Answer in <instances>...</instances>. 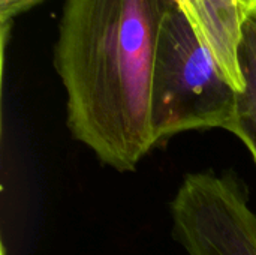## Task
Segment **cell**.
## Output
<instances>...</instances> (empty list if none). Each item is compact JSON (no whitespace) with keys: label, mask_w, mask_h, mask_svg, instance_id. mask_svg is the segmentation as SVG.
Returning a JSON list of instances; mask_svg holds the SVG:
<instances>
[{"label":"cell","mask_w":256,"mask_h":255,"mask_svg":"<svg viewBox=\"0 0 256 255\" xmlns=\"http://www.w3.org/2000/svg\"><path fill=\"white\" fill-rule=\"evenodd\" d=\"M201 42L213 56L228 83L240 93L244 78L240 66V45L246 18L240 0H198Z\"/></svg>","instance_id":"obj_4"},{"label":"cell","mask_w":256,"mask_h":255,"mask_svg":"<svg viewBox=\"0 0 256 255\" xmlns=\"http://www.w3.org/2000/svg\"><path fill=\"white\" fill-rule=\"evenodd\" d=\"M240 6L246 21H256V0H240Z\"/></svg>","instance_id":"obj_8"},{"label":"cell","mask_w":256,"mask_h":255,"mask_svg":"<svg viewBox=\"0 0 256 255\" xmlns=\"http://www.w3.org/2000/svg\"><path fill=\"white\" fill-rule=\"evenodd\" d=\"M171 216L172 233L189 255H256V213L232 176H184Z\"/></svg>","instance_id":"obj_3"},{"label":"cell","mask_w":256,"mask_h":255,"mask_svg":"<svg viewBox=\"0 0 256 255\" xmlns=\"http://www.w3.org/2000/svg\"><path fill=\"white\" fill-rule=\"evenodd\" d=\"M171 0H64L54 66L75 140L117 171L156 147L152 84L159 27Z\"/></svg>","instance_id":"obj_1"},{"label":"cell","mask_w":256,"mask_h":255,"mask_svg":"<svg viewBox=\"0 0 256 255\" xmlns=\"http://www.w3.org/2000/svg\"><path fill=\"white\" fill-rule=\"evenodd\" d=\"M238 92L218 68L184 14L170 3L158 35L152 126L156 146L177 134L226 129L237 108Z\"/></svg>","instance_id":"obj_2"},{"label":"cell","mask_w":256,"mask_h":255,"mask_svg":"<svg viewBox=\"0 0 256 255\" xmlns=\"http://www.w3.org/2000/svg\"><path fill=\"white\" fill-rule=\"evenodd\" d=\"M2 255H6V251H4V249H3V252H2Z\"/></svg>","instance_id":"obj_9"},{"label":"cell","mask_w":256,"mask_h":255,"mask_svg":"<svg viewBox=\"0 0 256 255\" xmlns=\"http://www.w3.org/2000/svg\"><path fill=\"white\" fill-rule=\"evenodd\" d=\"M240 66L244 89L238 93L237 108L226 131L243 141L256 164V21L254 20L246 21L243 29Z\"/></svg>","instance_id":"obj_5"},{"label":"cell","mask_w":256,"mask_h":255,"mask_svg":"<svg viewBox=\"0 0 256 255\" xmlns=\"http://www.w3.org/2000/svg\"><path fill=\"white\" fill-rule=\"evenodd\" d=\"M44 0H0V20L3 26V33L6 32V26L12 23V20L33 8L34 5Z\"/></svg>","instance_id":"obj_6"},{"label":"cell","mask_w":256,"mask_h":255,"mask_svg":"<svg viewBox=\"0 0 256 255\" xmlns=\"http://www.w3.org/2000/svg\"><path fill=\"white\" fill-rule=\"evenodd\" d=\"M183 14L184 17L189 20V23L192 24L198 39L201 41V32H202V26H201V18H200V6H198V0H171Z\"/></svg>","instance_id":"obj_7"}]
</instances>
